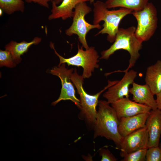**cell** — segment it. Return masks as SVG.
Listing matches in <instances>:
<instances>
[{"label": "cell", "instance_id": "1", "mask_svg": "<svg viewBox=\"0 0 161 161\" xmlns=\"http://www.w3.org/2000/svg\"><path fill=\"white\" fill-rule=\"evenodd\" d=\"M107 101L100 100L96 120L93 126L94 138L100 136L112 140L120 147L123 138L118 127L120 120L113 108Z\"/></svg>", "mask_w": 161, "mask_h": 161}, {"label": "cell", "instance_id": "2", "mask_svg": "<svg viewBox=\"0 0 161 161\" xmlns=\"http://www.w3.org/2000/svg\"><path fill=\"white\" fill-rule=\"evenodd\" d=\"M136 27L133 26L126 28H119L113 44L109 48L101 52L99 59L105 60H108L111 55L120 49L125 50L129 53L130 58L127 69L123 71H115L112 73L127 72L134 66L139 58V51L142 48L143 42L136 36Z\"/></svg>", "mask_w": 161, "mask_h": 161}, {"label": "cell", "instance_id": "3", "mask_svg": "<svg viewBox=\"0 0 161 161\" xmlns=\"http://www.w3.org/2000/svg\"><path fill=\"white\" fill-rule=\"evenodd\" d=\"M83 79L82 75L78 74L76 69L75 68L71 75V79L80 97V109L78 117L80 119L84 121L87 126L93 129L97 115L96 107L98 104L100 96L105 90L117 83L118 80H108L107 85L103 89L96 94L90 95L84 89Z\"/></svg>", "mask_w": 161, "mask_h": 161}, {"label": "cell", "instance_id": "4", "mask_svg": "<svg viewBox=\"0 0 161 161\" xmlns=\"http://www.w3.org/2000/svg\"><path fill=\"white\" fill-rule=\"evenodd\" d=\"M93 24H99L104 21L103 28L95 35L107 34V40L110 43L114 42L118 31L119 24L127 15L131 14L133 11L130 9L120 7L117 10H109L106 7L105 3L100 1L93 4Z\"/></svg>", "mask_w": 161, "mask_h": 161}, {"label": "cell", "instance_id": "5", "mask_svg": "<svg viewBox=\"0 0 161 161\" xmlns=\"http://www.w3.org/2000/svg\"><path fill=\"white\" fill-rule=\"evenodd\" d=\"M50 47L53 49L55 54L58 57L60 62L58 66H60L62 64H66L68 66H81L83 69L82 76L84 79L89 78L92 75L95 69L99 68L98 63L99 56L98 52L94 47H90L85 50L83 47L78 45V51L75 55L68 58H65L60 55L55 50L54 44L51 42Z\"/></svg>", "mask_w": 161, "mask_h": 161}, {"label": "cell", "instance_id": "6", "mask_svg": "<svg viewBox=\"0 0 161 161\" xmlns=\"http://www.w3.org/2000/svg\"><path fill=\"white\" fill-rule=\"evenodd\" d=\"M74 9L72 17L73 22L71 26L65 30V33L69 36L77 35L82 46L87 49L89 47L86 40L87 34L91 30L95 28L100 29L102 27L100 24H91L85 20V16L92 11L91 8L86 2L78 3Z\"/></svg>", "mask_w": 161, "mask_h": 161}, {"label": "cell", "instance_id": "7", "mask_svg": "<svg viewBox=\"0 0 161 161\" xmlns=\"http://www.w3.org/2000/svg\"><path fill=\"white\" fill-rule=\"evenodd\" d=\"M131 14L137 21L136 36L142 42L149 40L157 28V12L155 6L152 3L148 2L143 9L133 11Z\"/></svg>", "mask_w": 161, "mask_h": 161}, {"label": "cell", "instance_id": "8", "mask_svg": "<svg viewBox=\"0 0 161 161\" xmlns=\"http://www.w3.org/2000/svg\"><path fill=\"white\" fill-rule=\"evenodd\" d=\"M74 69H67L65 63H63L59 66H54L50 70V74L59 78L62 85L60 95L57 100L52 103V105L55 106L62 100H70L80 109V100L76 96L74 87L71 82V76Z\"/></svg>", "mask_w": 161, "mask_h": 161}, {"label": "cell", "instance_id": "9", "mask_svg": "<svg viewBox=\"0 0 161 161\" xmlns=\"http://www.w3.org/2000/svg\"><path fill=\"white\" fill-rule=\"evenodd\" d=\"M137 74V72L133 70L125 72L120 80L108 89L103 94V97L110 104L124 97H129V86L134 82Z\"/></svg>", "mask_w": 161, "mask_h": 161}, {"label": "cell", "instance_id": "10", "mask_svg": "<svg viewBox=\"0 0 161 161\" xmlns=\"http://www.w3.org/2000/svg\"><path fill=\"white\" fill-rule=\"evenodd\" d=\"M149 137L146 126L123 137L120 145L121 152L129 153L148 148Z\"/></svg>", "mask_w": 161, "mask_h": 161}, {"label": "cell", "instance_id": "11", "mask_svg": "<svg viewBox=\"0 0 161 161\" xmlns=\"http://www.w3.org/2000/svg\"><path fill=\"white\" fill-rule=\"evenodd\" d=\"M120 120L123 117H130L143 113H149L151 109L149 106L124 97L111 104Z\"/></svg>", "mask_w": 161, "mask_h": 161}, {"label": "cell", "instance_id": "12", "mask_svg": "<svg viewBox=\"0 0 161 161\" xmlns=\"http://www.w3.org/2000/svg\"><path fill=\"white\" fill-rule=\"evenodd\" d=\"M148 135V148L158 146L161 137V112L158 109L151 110L146 123Z\"/></svg>", "mask_w": 161, "mask_h": 161}, {"label": "cell", "instance_id": "13", "mask_svg": "<svg viewBox=\"0 0 161 161\" xmlns=\"http://www.w3.org/2000/svg\"><path fill=\"white\" fill-rule=\"evenodd\" d=\"M150 113H143L133 116L121 118L118 127L120 134L124 137L145 127Z\"/></svg>", "mask_w": 161, "mask_h": 161}, {"label": "cell", "instance_id": "14", "mask_svg": "<svg viewBox=\"0 0 161 161\" xmlns=\"http://www.w3.org/2000/svg\"><path fill=\"white\" fill-rule=\"evenodd\" d=\"M129 92L132 95L133 100L136 102L145 105L152 110L157 109L156 100L150 89L146 84L142 85L134 82L129 89Z\"/></svg>", "mask_w": 161, "mask_h": 161}, {"label": "cell", "instance_id": "15", "mask_svg": "<svg viewBox=\"0 0 161 161\" xmlns=\"http://www.w3.org/2000/svg\"><path fill=\"white\" fill-rule=\"evenodd\" d=\"M87 1H89V0H63L59 5H57L54 1H52L51 13L48 16V20L61 18L65 20L71 18L73 13V10L77 5Z\"/></svg>", "mask_w": 161, "mask_h": 161}, {"label": "cell", "instance_id": "16", "mask_svg": "<svg viewBox=\"0 0 161 161\" xmlns=\"http://www.w3.org/2000/svg\"><path fill=\"white\" fill-rule=\"evenodd\" d=\"M145 81L154 95L161 91V61L149 66L146 72Z\"/></svg>", "mask_w": 161, "mask_h": 161}, {"label": "cell", "instance_id": "17", "mask_svg": "<svg viewBox=\"0 0 161 161\" xmlns=\"http://www.w3.org/2000/svg\"><path fill=\"white\" fill-rule=\"evenodd\" d=\"M41 38L35 37L31 41L28 42L23 41L20 42L11 41L5 46V50L11 53L15 62L17 64L20 63L21 60V55L27 52L29 48L32 45H37L41 41Z\"/></svg>", "mask_w": 161, "mask_h": 161}, {"label": "cell", "instance_id": "18", "mask_svg": "<svg viewBox=\"0 0 161 161\" xmlns=\"http://www.w3.org/2000/svg\"><path fill=\"white\" fill-rule=\"evenodd\" d=\"M149 0H106L105 4L108 9L120 7L137 11L143 9Z\"/></svg>", "mask_w": 161, "mask_h": 161}, {"label": "cell", "instance_id": "19", "mask_svg": "<svg viewBox=\"0 0 161 161\" xmlns=\"http://www.w3.org/2000/svg\"><path fill=\"white\" fill-rule=\"evenodd\" d=\"M0 7L5 13L11 15L16 11L23 13L25 6L23 0H0Z\"/></svg>", "mask_w": 161, "mask_h": 161}, {"label": "cell", "instance_id": "20", "mask_svg": "<svg viewBox=\"0 0 161 161\" xmlns=\"http://www.w3.org/2000/svg\"><path fill=\"white\" fill-rule=\"evenodd\" d=\"M148 148L141 149L129 153L121 152L120 156L123 158L122 161H145L146 151Z\"/></svg>", "mask_w": 161, "mask_h": 161}, {"label": "cell", "instance_id": "21", "mask_svg": "<svg viewBox=\"0 0 161 161\" xmlns=\"http://www.w3.org/2000/svg\"><path fill=\"white\" fill-rule=\"evenodd\" d=\"M16 63L13 59L11 52L9 51L0 50V66L12 68L16 66Z\"/></svg>", "mask_w": 161, "mask_h": 161}, {"label": "cell", "instance_id": "22", "mask_svg": "<svg viewBox=\"0 0 161 161\" xmlns=\"http://www.w3.org/2000/svg\"><path fill=\"white\" fill-rule=\"evenodd\" d=\"M145 161H161V149L159 146L148 148Z\"/></svg>", "mask_w": 161, "mask_h": 161}, {"label": "cell", "instance_id": "23", "mask_svg": "<svg viewBox=\"0 0 161 161\" xmlns=\"http://www.w3.org/2000/svg\"><path fill=\"white\" fill-rule=\"evenodd\" d=\"M99 155L101 161H116L117 159L107 148H102L99 151Z\"/></svg>", "mask_w": 161, "mask_h": 161}, {"label": "cell", "instance_id": "24", "mask_svg": "<svg viewBox=\"0 0 161 161\" xmlns=\"http://www.w3.org/2000/svg\"><path fill=\"white\" fill-rule=\"evenodd\" d=\"M28 3L34 2L37 3L40 5L48 8L49 3L52 0H24Z\"/></svg>", "mask_w": 161, "mask_h": 161}, {"label": "cell", "instance_id": "25", "mask_svg": "<svg viewBox=\"0 0 161 161\" xmlns=\"http://www.w3.org/2000/svg\"><path fill=\"white\" fill-rule=\"evenodd\" d=\"M156 95L157 109L161 110V91Z\"/></svg>", "mask_w": 161, "mask_h": 161}, {"label": "cell", "instance_id": "26", "mask_svg": "<svg viewBox=\"0 0 161 161\" xmlns=\"http://www.w3.org/2000/svg\"><path fill=\"white\" fill-rule=\"evenodd\" d=\"M63 0H52V1H54L57 5H58L62 2Z\"/></svg>", "mask_w": 161, "mask_h": 161}, {"label": "cell", "instance_id": "27", "mask_svg": "<svg viewBox=\"0 0 161 161\" xmlns=\"http://www.w3.org/2000/svg\"><path fill=\"white\" fill-rule=\"evenodd\" d=\"M3 10H2L1 9H0V16H1L2 15V12H3Z\"/></svg>", "mask_w": 161, "mask_h": 161}, {"label": "cell", "instance_id": "28", "mask_svg": "<svg viewBox=\"0 0 161 161\" xmlns=\"http://www.w3.org/2000/svg\"><path fill=\"white\" fill-rule=\"evenodd\" d=\"M95 0H89V2L90 4L94 2Z\"/></svg>", "mask_w": 161, "mask_h": 161}, {"label": "cell", "instance_id": "29", "mask_svg": "<svg viewBox=\"0 0 161 161\" xmlns=\"http://www.w3.org/2000/svg\"><path fill=\"white\" fill-rule=\"evenodd\" d=\"M161 148V143H160V146H159Z\"/></svg>", "mask_w": 161, "mask_h": 161}, {"label": "cell", "instance_id": "30", "mask_svg": "<svg viewBox=\"0 0 161 161\" xmlns=\"http://www.w3.org/2000/svg\"></svg>", "mask_w": 161, "mask_h": 161}]
</instances>
